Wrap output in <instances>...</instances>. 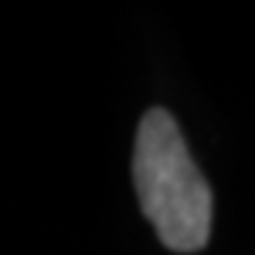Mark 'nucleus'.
I'll return each instance as SVG.
<instances>
[{
    "label": "nucleus",
    "instance_id": "obj_1",
    "mask_svg": "<svg viewBox=\"0 0 255 255\" xmlns=\"http://www.w3.org/2000/svg\"><path fill=\"white\" fill-rule=\"evenodd\" d=\"M133 184L142 213L173 253H199L210 241L213 193L196 167L176 119L150 108L133 145Z\"/></svg>",
    "mask_w": 255,
    "mask_h": 255
}]
</instances>
